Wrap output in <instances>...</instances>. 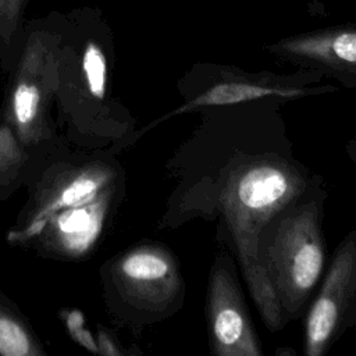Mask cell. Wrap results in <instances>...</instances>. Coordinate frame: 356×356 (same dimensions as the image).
Returning <instances> with one entry per match:
<instances>
[{
  "mask_svg": "<svg viewBox=\"0 0 356 356\" xmlns=\"http://www.w3.org/2000/svg\"><path fill=\"white\" fill-rule=\"evenodd\" d=\"M348 331L356 337V229L335 246L305 310L302 353L324 356Z\"/></svg>",
  "mask_w": 356,
  "mask_h": 356,
  "instance_id": "5b68a950",
  "label": "cell"
},
{
  "mask_svg": "<svg viewBox=\"0 0 356 356\" xmlns=\"http://www.w3.org/2000/svg\"><path fill=\"white\" fill-rule=\"evenodd\" d=\"M118 182L117 168L107 164L70 171L39 199L25 224L10 231L8 241L11 243H28L36 239L50 216L63 209L90 202Z\"/></svg>",
  "mask_w": 356,
  "mask_h": 356,
  "instance_id": "9c48e42d",
  "label": "cell"
},
{
  "mask_svg": "<svg viewBox=\"0 0 356 356\" xmlns=\"http://www.w3.org/2000/svg\"><path fill=\"white\" fill-rule=\"evenodd\" d=\"M24 0H0V39L8 43L13 38Z\"/></svg>",
  "mask_w": 356,
  "mask_h": 356,
  "instance_id": "5bb4252c",
  "label": "cell"
},
{
  "mask_svg": "<svg viewBox=\"0 0 356 356\" xmlns=\"http://www.w3.org/2000/svg\"><path fill=\"white\" fill-rule=\"evenodd\" d=\"M64 321H65L67 331L74 338V341H76L81 346L90 350L92 353H99L96 341L92 338L90 332L85 330V318L79 310L68 312L65 314Z\"/></svg>",
  "mask_w": 356,
  "mask_h": 356,
  "instance_id": "9a60e30c",
  "label": "cell"
},
{
  "mask_svg": "<svg viewBox=\"0 0 356 356\" xmlns=\"http://www.w3.org/2000/svg\"><path fill=\"white\" fill-rule=\"evenodd\" d=\"M117 192L118 184L90 202L54 213L36 239L58 254L85 256L97 243Z\"/></svg>",
  "mask_w": 356,
  "mask_h": 356,
  "instance_id": "30bf717a",
  "label": "cell"
},
{
  "mask_svg": "<svg viewBox=\"0 0 356 356\" xmlns=\"http://www.w3.org/2000/svg\"><path fill=\"white\" fill-rule=\"evenodd\" d=\"M328 186L280 210L259 235L257 253L286 323L303 317L327 266L323 231Z\"/></svg>",
  "mask_w": 356,
  "mask_h": 356,
  "instance_id": "7a4b0ae2",
  "label": "cell"
},
{
  "mask_svg": "<svg viewBox=\"0 0 356 356\" xmlns=\"http://www.w3.org/2000/svg\"><path fill=\"white\" fill-rule=\"evenodd\" d=\"M51 64L46 40L40 35L32 36L21 58L10 100L15 135L25 145L39 140L43 132L44 99Z\"/></svg>",
  "mask_w": 356,
  "mask_h": 356,
  "instance_id": "ba28073f",
  "label": "cell"
},
{
  "mask_svg": "<svg viewBox=\"0 0 356 356\" xmlns=\"http://www.w3.org/2000/svg\"><path fill=\"white\" fill-rule=\"evenodd\" d=\"M271 57L296 68L316 70L346 89H356V24H338L266 43Z\"/></svg>",
  "mask_w": 356,
  "mask_h": 356,
  "instance_id": "52a82bcc",
  "label": "cell"
},
{
  "mask_svg": "<svg viewBox=\"0 0 356 356\" xmlns=\"http://www.w3.org/2000/svg\"><path fill=\"white\" fill-rule=\"evenodd\" d=\"M275 355L277 356H295L296 350L292 348H277Z\"/></svg>",
  "mask_w": 356,
  "mask_h": 356,
  "instance_id": "ac0fdd59",
  "label": "cell"
},
{
  "mask_svg": "<svg viewBox=\"0 0 356 356\" xmlns=\"http://www.w3.org/2000/svg\"><path fill=\"white\" fill-rule=\"evenodd\" d=\"M324 78L321 72L307 68L278 74L273 71H246L232 64L197 61L178 78L179 104L154 120L142 132L172 117L196 114L203 108L261 100H277L286 104L339 90L338 85L324 82Z\"/></svg>",
  "mask_w": 356,
  "mask_h": 356,
  "instance_id": "3957f363",
  "label": "cell"
},
{
  "mask_svg": "<svg viewBox=\"0 0 356 356\" xmlns=\"http://www.w3.org/2000/svg\"><path fill=\"white\" fill-rule=\"evenodd\" d=\"M97 352L102 355H108V356H121L124 355V350L118 346L115 339L108 334L106 330L99 328L97 332Z\"/></svg>",
  "mask_w": 356,
  "mask_h": 356,
  "instance_id": "2e32d148",
  "label": "cell"
},
{
  "mask_svg": "<svg viewBox=\"0 0 356 356\" xmlns=\"http://www.w3.org/2000/svg\"><path fill=\"white\" fill-rule=\"evenodd\" d=\"M345 152L348 154V159L356 168V134L346 142L345 145Z\"/></svg>",
  "mask_w": 356,
  "mask_h": 356,
  "instance_id": "e0dca14e",
  "label": "cell"
},
{
  "mask_svg": "<svg viewBox=\"0 0 356 356\" xmlns=\"http://www.w3.org/2000/svg\"><path fill=\"white\" fill-rule=\"evenodd\" d=\"M110 282L124 316L135 325L164 321L186 300V281L175 253L163 242L145 241L110 266Z\"/></svg>",
  "mask_w": 356,
  "mask_h": 356,
  "instance_id": "277c9868",
  "label": "cell"
},
{
  "mask_svg": "<svg viewBox=\"0 0 356 356\" xmlns=\"http://www.w3.org/2000/svg\"><path fill=\"white\" fill-rule=\"evenodd\" d=\"M0 355L38 356L43 355L28 327L8 309L0 305Z\"/></svg>",
  "mask_w": 356,
  "mask_h": 356,
  "instance_id": "8fae6325",
  "label": "cell"
},
{
  "mask_svg": "<svg viewBox=\"0 0 356 356\" xmlns=\"http://www.w3.org/2000/svg\"><path fill=\"white\" fill-rule=\"evenodd\" d=\"M284 106L261 100L197 111V125L165 163L172 188L159 222H216V241L234 256L270 332L288 323L260 261L259 235L280 210L327 185L296 156Z\"/></svg>",
  "mask_w": 356,
  "mask_h": 356,
  "instance_id": "6da1fadb",
  "label": "cell"
},
{
  "mask_svg": "<svg viewBox=\"0 0 356 356\" xmlns=\"http://www.w3.org/2000/svg\"><path fill=\"white\" fill-rule=\"evenodd\" d=\"M82 74L89 93L104 100L108 82V63L103 49L96 42H88L82 54Z\"/></svg>",
  "mask_w": 356,
  "mask_h": 356,
  "instance_id": "7c38bea8",
  "label": "cell"
},
{
  "mask_svg": "<svg viewBox=\"0 0 356 356\" xmlns=\"http://www.w3.org/2000/svg\"><path fill=\"white\" fill-rule=\"evenodd\" d=\"M22 160L18 138L7 125H0V179Z\"/></svg>",
  "mask_w": 356,
  "mask_h": 356,
  "instance_id": "4fadbf2b",
  "label": "cell"
},
{
  "mask_svg": "<svg viewBox=\"0 0 356 356\" xmlns=\"http://www.w3.org/2000/svg\"><path fill=\"white\" fill-rule=\"evenodd\" d=\"M234 256L218 246L207 274L204 317L213 356H263Z\"/></svg>",
  "mask_w": 356,
  "mask_h": 356,
  "instance_id": "8992f818",
  "label": "cell"
}]
</instances>
